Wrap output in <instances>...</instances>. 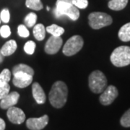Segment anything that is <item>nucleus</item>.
Returning a JSON list of instances; mask_svg holds the SVG:
<instances>
[{
	"mask_svg": "<svg viewBox=\"0 0 130 130\" xmlns=\"http://www.w3.org/2000/svg\"><path fill=\"white\" fill-rule=\"evenodd\" d=\"M18 48L17 43L14 40H10L9 41L6 42L5 45L2 47L1 52L4 56H7L14 54Z\"/></svg>",
	"mask_w": 130,
	"mask_h": 130,
	"instance_id": "nucleus-14",
	"label": "nucleus"
},
{
	"mask_svg": "<svg viewBox=\"0 0 130 130\" xmlns=\"http://www.w3.org/2000/svg\"><path fill=\"white\" fill-rule=\"evenodd\" d=\"M119 95L118 90L113 85H109L106 88L99 98L100 103L103 106H108L114 101Z\"/></svg>",
	"mask_w": 130,
	"mask_h": 130,
	"instance_id": "nucleus-7",
	"label": "nucleus"
},
{
	"mask_svg": "<svg viewBox=\"0 0 130 130\" xmlns=\"http://www.w3.org/2000/svg\"><path fill=\"white\" fill-rule=\"evenodd\" d=\"M4 60V56L2 55V52H1V49H0V64Z\"/></svg>",
	"mask_w": 130,
	"mask_h": 130,
	"instance_id": "nucleus-31",
	"label": "nucleus"
},
{
	"mask_svg": "<svg viewBox=\"0 0 130 130\" xmlns=\"http://www.w3.org/2000/svg\"><path fill=\"white\" fill-rule=\"evenodd\" d=\"M128 3V0H110L108 6L112 10L119 11L124 9Z\"/></svg>",
	"mask_w": 130,
	"mask_h": 130,
	"instance_id": "nucleus-17",
	"label": "nucleus"
},
{
	"mask_svg": "<svg viewBox=\"0 0 130 130\" xmlns=\"http://www.w3.org/2000/svg\"><path fill=\"white\" fill-rule=\"evenodd\" d=\"M67 95L68 88L67 85L62 81H56L51 87L48 98L52 106L56 108H61L67 102Z\"/></svg>",
	"mask_w": 130,
	"mask_h": 130,
	"instance_id": "nucleus-1",
	"label": "nucleus"
},
{
	"mask_svg": "<svg viewBox=\"0 0 130 130\" xmlns=\"http://www.w3.org/2000/svg\"><path fill=\"white\" fill-rule=\"evenodd\" d=\"M63 43L62 38L56 36H51L45 45V51L48 54H55L59 51Z\"/></svg>",
	"mask_w": 130,
	"mask_h": 130,
	"instance_id": "nucleus-11",
	"label": "nucleus"
},
{
	"mask_svg": "<svg viewBox=\"0 0 130 130\" xmlns=\"http://www.w3.org/2000/svg\"><path fill=\"white\" fill-rule=\"evenodd\" d=\"M120 123L121 125L124 127H130V108L121 116Z\"/></svg>",
	"mask_w": 130,
	"mask_h": 130,
	"instance_id": "nucleus-23",
	"label": "nucleus"
},
{
	"mask_svg": "<svg viewBox=\"0 0 130 130\" xmlns=\"http://www.w3.org/2000/svg\"><path fill=\"white\" fill-rule=\"evenodd\" d=\"M46 31V28L44 27V25L43 24L39 23L34 26L32 32H33V36H34L35 38L38 41H41L45 38Z\"/></svg>",
	"mask_w": 130,
	"mask_h": 130,
	"instance_id": "nucleus-15",
	"label": "nucleus"
},
{
	"mask_svg": "<svg viewBox=\"0 0 130 130\" xmlns=\"http://www.w3.org/2000/svg\"><path fill=\"white\" fill-rule=\"evenodd\" d=\"M32 96L38 104H43L46 102V97L43 90L38 83H34L32 85Z\"/></svg>",
	"mask_w": 130,
	"mask_h": 130,
	"instance_id": "nucleus-13",
	"label": "nucleus"
},
{
	"mask_svg": "<svg viewBox=\"0 0 130 130\" xmlns=\"http://www.w3.org/2000/svg\"><path fill=\"white\" fill-rule=\"evenodd\" d=\"M46 30L48 33H50L51 36L56 37H59L64 32V29L56 24H52L50 26L46 27Z\"/></svg>",
	"mask_w": 130,
	"mask_h": 130,
	"instance_id": "nucleus-18",
	"label": "nucleus"
},
{
	"mask_svg": "<svg viewBox=\"0 0 130 130\" xmlns=\"http://www.w3.org/2000/svg\"><path fill=\"white\" fill-rule=\"evenodd\" d=\"M11 79V72L8 69H5L0 73V86L7 84Z\"/></svg>",
	"mask_w": 130,
	"mask_h": 130,
	"instance_id": "nucleus-21",
	"label": "nucleus"
},
{
	"mask_svg": "<svg viewBox=\"0 0 130 130\" xmlns=\"http://www.w3.org/2000/svg\"><path fill=\"white\" fill-rule=\"evenodd\" d=\"M12 74L14 75L12 83L14 86L18 88H24L32 83V76L30 74L22 72H18Z\"/></svg>",
	"mask_w": 130,
	"mask_h": 130,
	"instance_id": "nucleus-8",
	"label": "nucleus"
},
{
	"mask_svg": "<svg viewBox=\"0 0 130 130\" xmlns=\"http://www.w3.org/2000/svg\"><path fill=\"white\" fill-rule=\"evenodd\" d=\"M9 90H10V86L8 83L3 86H0V100L5 98L9 93Z\"/></svg>",
	"mask_w": 130,
	"mask_h": 130,
	"instance_id": "nucleus-29",
	"label": "nucleus"
},
{
	"mask_svg": "<svg viewBox=\"0 0 130 130\" xmlns=\"http://www.w3.org/2000/svg\"><path fill=\"white\" fill-rule=\"evenodd\" d=\"M83 44V38L80 36H74L66 42L62 49L63 54L66 56H73L81 50Z\"/></svg>",
	"mask_w": 130,
	"mask_h": 130,
	"instance_id": "nucleus-6",
	"label": "nucleus"
},
{
	"mask_svg": "<svg viewBox=\"0 0 130 130\" xmlns=\"http://www.w3.org/2000/svg\"><path fill=\"white\" fill-rule=\"evenodd\" d=\"M110 59L112 64L117 67L130 64V47L126 46L117 47L112 52Z\"/></svg>",
	"mask_w": 130,
	"mask_h": 130,
	"instance_id": "nucleus-3",
	"label": "nucleus"
},
{
	"mask_svg": "<svg viewBox=\"0 0 130 130\" xmlns=\"http://www.w3.org/2000/svg\"><path fill=\"white\" fill-rule=\"evenodd\" d=\"M37 20V15L34 12H30L25 17V23L28 28H32L36 23Z\"/></svg>",
	"mask_w": 130,
	"mask_h": 130,
	"instance_id": "nucleus-22",
	"label": "nucleus"
},
{
	"mask_svg": "<svg viewBox=\"0 0 130 130\" xmlns=\"http://www.w3.org/2000/svg\"><path fill=\"white\" fill-rule=\"evenodd\" d=\"M36 43L32 41H29L26 42V43L24 46V51H25L26 54L31 55L34 53L35 49H36Z\"/></svg>",
	"mask_w": 130,
	"mask_h": 130,
	"instance_id": "nucleus-24",
	"label": "nucleus"
},
{
	"mask_svg": "<svg viewBox=\"0 0 130 130\" xmlns=\"http://www.w3.org/2000/svg\"><path fill=\"white\" fill-rule=\"evenodd\" d=\"M0 35L3 38H8L11 35L10 28L8 25H3L0 28Z\"/></svg>",
	"mask_w": 130,
	"mask_h": 130,
	"instance_id": "nucleus-28",
	"label": "nucleus"
},
{
	"mask_svg": "<svg viewBox=\"0 0 130 130\" xmlns=\"http://www.w3.org/2000/svg\"><path fill=\"white\" fill-rule=\"evenodd\" d=\"M25 5L29 9L36 11L43 9V5L41 0H26Z\"/></svg>",
	"mask_w": 130,
	"mask_h": 130,
	"instance_id": "nucleus-20",
	"label": "nucleus"
},
{
	"mask_svg": "<svg viewBox=\"0 0 130 130\" xmlns=\"http://www.w3.org/2000/svg\"><path fill=\"white\" fill-rule=\"evenodd\" d=\"M54 13L56 18L66 15L74 21L79 17V9L72 4V0H57Z\"/></svg>",
	"mask_w": 130,
	"mask_h": 130,
	"instance_id": "nucleus-2",
	"label": "nucleus"
},
{
	"mask_svg": "<svg viewBox=\"0 0 130 130\" xmlns=\"http://www.w3.org/2000/svg\"><path fill=\"white\" fill-rule=\"evenodd\" d=\"M5 121L0 118V130H5Z\"/></svg>",
	"mask_w": 130,
	"mask_h": 130,
	"instance_id": "nucleus-30",
	"label": "nucleus"
},
{
	"mask_svg": "<svg viewBox=\"0 0 130 130\" xmlns=\"http://www.w3.org/2000/svg\"><path fill=\"white\" fill-rule=\"evenodd\" d=\"M88 85L93 93H101L106 88V77L101 71H93L89 76Z\"/></svg>",
	"mask_w": 130,
	"mask_h": 130,
	"instance_id": "nucleus-4",
	"label": "nucleus"
},
{
	"mask_svg": "<svg viewBox=\"0 0 130 130\" xmlns=\"http://www.w3.org/2000/svg\"><path fill=\"white\" fill-rule=\"evenodd\" d=\"M20 98V94L18 92L9 93L0 101V107L2 109H8L10 107L16 105Z\"/></svg>",
	"mask_w": 130,
	"mask_h": 130,
	"instance_id": "nucleus-12",
	"label": "nucleus"
},
{
	"mask_svg": "<svg viewBox=\"0 0 130 130\" xmlns=\"http://www.w3.org/2000/svg\"><path fill=\"white\" fill-rule=\"evenodd\" d=\"M0 23H1V19H0Z\"/></svg>",
	"mask_w": 130,
	"mask_h": 130,
	"instance_id": "nucleus-33",
	"label": "nucleus"
},
{
	"mask_svg": "<svg viewBox=\"0 0 130 130\" xmlns=\"http://www.w3.org/2000/svg\"><path fill=\"white\" fill-rule=\"evenodd\" d=\"M118 36L119 39L122 41H130V23L124 25L120 28Z\"/></svg>",
	"mask_w": 130,
	"mask_h": 130,
	"instance_id": "nucleus-16",
	"label": "nucleus"
},
{
	"mask_svg": "<svg viewBox=\"0 0 130 130\" xmlns=\"http://www.w3.org/2000/svg\"><path fill=\"white\" fill-rule=\"evenodd\" d=\"M18 35L20 37L23 38H28L30 35V32L28 30L26 26H25L24 25H20L18 28Z\"/></svg>",
	"mask_w": 130,
	"mask_h": 130,
	"instance_id": "nucleus-25",
	"label": "nucleus"
},
{
	"mask_svg": "<svg viewBox=\"0 0 130 130\" xmlns=\"http://www.w3.org/2000/svg\"><path fill=\"white\" fill-rule=\"evenodd\" d=\"M46 9H47V10H49V9H50V8H49V7H47Z\"/></svg>",
	"mask_w": 130,
	"mask_h": 130,
	"instance_id": "nucleus-32",
	"label": "nucleus"
},
{
	"mask_svg": "<svg viewBox=\"0 0 130 130\" xmlns=\"http://www.w3.org/2000/svg\"><path fill=\"white\" fill-rule=\"evenodd\" d=\"M88 22L91 28L98 30L110 25L113 22V20L109 14L104 12H95L89 14Z\"/></svg>",
	"mask_w": 130,
	"mask_h": 130,
	"instance_id": "nucleus-5",
	"label": "nucleus"
},
{
	"mask_svg": "<svg viewBox=\"0 0 130 130\" xmlns=\"http://www.w3.org/2000/svg\"><path fill=\"white\" fill-rule=\"evenodd\" d=\"M9 18H10V14H9V9L7 8L2 9V11L1 12V14H0L1 20L5 23H9Z\"/></svg>",
	"mask_w": 130,
	"mask_h": 130,
	"instance_id": "nucleus-27",
	"label": "nucleus"
},
{
	"mask_svg": "<svg viewBox=\"0 0 130 130\" xmlns=\"http://www.w3.org/2000/svg\"><path fill=\"white\" fill-rule=\"evenodd\" d=\"M7 116L12 123L15 124H20L25 120V114L23 111L17 107H10L8 108Z\"/></svg>",
	"mask_w": 130,
	"mask_h": 130,
	"instance_id": "nucleus-9",
	"label": "nucleus"
},
{
	"mask_svg": "<svg viewBox=\"0 0 130 130\" xmlns=\"http://www.w3.org/2000/svg\"><path fill=\"white\" fill-rule=\"evenodd\" d=\"M72 4L78 9H85L88 5V0H72Z\"/></svg>",
	"mask_w": 130,
	"mask_h": 130,
	"instance_id": "nucleus-26",
	"label": "nucleus"
},
{
	"mask_svg": "<svg viewBox=\"0 0 130 130\" xmlns=\"http://www.w3.org/2000/svg\"><path fill=\"white\" fill-rule=\"evenodd\" d=\"M48 123V115H43L39 118H30L26 121V126L30 130H41Z\"/></svg>",
	"mask_w": 130,
	"mask_h": 130,
	"instance_id": "nucleus-10",
	"label": "nucleus"
},
{
	"mask_svg": "<svg viewBox=\"0 0 130 130\" xmlns=\"http://www.w3.org/2000/svg\"><path fill=\"white\" fill-rule=\"evenodd\" d=\"M18 72H25L28 74H30L33 76L34 74V71L28 65L25 64H19L14 66L12 69V73Z\"/></svg>",
	"mask_w": 130,
	"mask_h": 130,
	"instance_id": "nucleus-19",
	"label": "nucleus"
}]
</instances>
